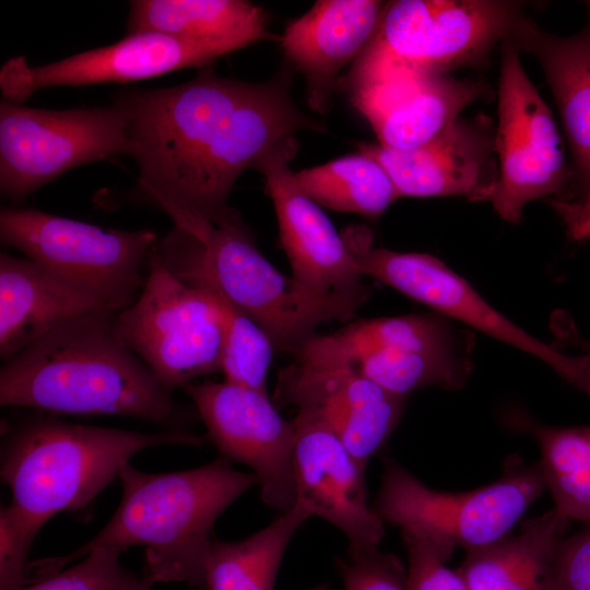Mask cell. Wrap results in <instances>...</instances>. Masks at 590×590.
<instances>
[{"instance_id": "obj_26", "label": "cell", "mask_w": 590, "mask_h": 590, "mask_svg": "<svg viewBox=\"0 0 590 590\" xmlns=\"http://www.w3.org/2000/svg\"><path fill=\"white\" fill-rule=\"evenodd\" d=\"M141 32L243 48L273 38L263 9L245 0H133L127 34Z\"/></svg>"}, {"instance_id": "obj_19", "label": "cell", "mask_w": 590, "mask_h": 590, "mask_svg": "<svg viewBox=\"0 0 590 590\" xmlns=\"http://www.w3.org/2000/svg\"><path fill=\"white\" fill-rule=\"evenodd\" d=\"M347 88L379 144L394 150L429 142L485 91L477 81L424 72H391Z\"/></svg>"}, {"instance_id": "obj_4", "label": "cell", "mask_w": 590, "mask_h": 590, "mask_svg": "<svg viewBox=\"0 0 590 590\" xmlns=\"http://www.w3.org/2000/svg\"><path fill=\"white\" fill-rule=\"evenodd\" d=\"M2 430L0 473L11 504L40 528L61 511L86 507L141 450L203 442L184 430L141 433L40 415Z\"/></svg>"}, {"instance_id": "obj_7", "label": "cell", "mask_w": 590, "mask_h": 590, "mask_svg": "<svg viewBox=\"0 0 590 590\" xmlns=\"http://www.w3.org/2000/svg\"><path fill=\"white\" fill-rule=\"evenodd\" d=\"M0 239L63 283L120 311L145 283L142 267L157 235L121 231L34 209L2 208Z\"/></svg>"}, {"instance_id": "obj_18", "label": "cell", "mask_w": 590, "mask_h": 590, "mask_svg": "<svg viewBox=\"0 0 590 590\" xmlns=\"http://www.w3.org/2000/svg\"><path fill=\"white\" fill-rule=\"evenodd\" d=\"M390 176L399 198L465 196L481 201L494 185L495 131L484 116L458 118L429 142L411 150L362 143Z\"/></svg>"}, {"instance_id": "obj_21", "label": "cell", "mask_w": 590, "mask_h": 590, "mask_svg": "<svg viewBox=\"0 0 590 590\" xmlns=\"http://www.w3.org/2000/svg\"><path fill=\"white\" fill-rule=\"evenodd\" d=\"M519 52L532 55L542 67L562 116L571 152V181L563 199L590 186V25L570 36L540 28L522 13L508 36Z\"/></svg>"}, {"instance_id": "obj_8", "label": "cell", "mask_w": 590, "mask_h": 590, "mask_svg": "<svg viewBox=\"0 0 590 590\" xmlns=\"http://www.w3.org/2000/svg\"><path fill=\"white\" fill-rule=\"evenodd\" d=\"M138 298L116 315L121 341L168 391L222 371L225 333L219 311L199 288L175 275L151 249Z\"/></svg>"}, {"instance_id": "obj_23", "label": "cell", "mask_w": 590, "mask_h": 590, "mask_svg": "<svg viewBox=\"0 0 590 590\" xmlns=\"http://www.w3.org/2000/svg\"><path fill=\"white\" fill-rule=\"evenodd\" d=\"M199 244L198 238L174 226L152 250L175 275L202 291L215 305L225 333L224 380L267 392L272 342L210 276L201 262Z\"/></svg>"}, {"instance_id": "obj_29", "label": "cell", "mask_w": 590, "mask_h": 590, "mask_svg": "<svg viewBox=\"0 0 590 590\" xmlns=\"http://www.w3.org/2000/svg\"><path fill=\"white\" fill-rule=\"evenodd\" d=\"M299 188L317 204L377 217L399 198L386 169L357 152L295 173Z\"/></svg>"}, {"instance_id": "obj_30", "label": "cell", "mask_w": 590, "mask_h": 590, "mask_svg": "<svg viewBox=\"0 0 590 590\" xmlns=\"http://www.w3.org/2000/svg\"><path fill=\"white\" fill-rule=\"evenodd\" d=\"M472 351L385 349L364 355L352 367L387 391L405 398L425 387L451 391L463 388L473 368Z\"/></svg>"}, {"instance_id": "obj_2", "label": "cell", "mask_w": 590, "mask_h": 590, "mask_svg": "<svg viewBox=\"0 0 590 590\" xmlns=\"http://www.w3.org/2000/svg\"><path fill=\"white\" fill-rule=\"evenodd\" d=\"M98 310L51 330L0 369V404L180 424L185 411Z\"/></svg>"}, {"instance_id": "obj_25", "label": "cell", "mask_w": 590, "mask_h": 590, "mask_svg": "<svg viewBox=\"0 0 590 590\" xmlns=\"http://www.w3.org/2000/svg\"><path fill=\"white\" fill-rule=\"evenodd\" d=\"M569 526L552 508L527 519L517 533L465 552L458 571L469 590H543L553 553Z\"/></svg>"}, {"instance_id": "obj_33", "label": "cell", "mask_w": 590, "mask_h": 590, "mask_svg": "<svg viewBox=\"0 0 590 590\" xmlns=\"http://www.w3.org/2000/svg\"><path fill=\"white\" fill-rule=\"evenodd\" d=\"M120 551L98 548L72 567L59 570L16 590H107L126 569Z\"/></svg>"}, {"instance_id": "obj_35", "label": "cell", "mask_w": 590, "mask_h": 590, "mask_svg": "<svg viewBox=\"0 0 590 590\" xmlns=\"http://www.w3.org/2000/svg\"><path fill=\"white\" fill-rule=\"evenodd\" d=\"M408 554V590H469L458 570L446 566V560L425 540L402 533Z\"/></svg>"}, {"instance_id": "obj_15", "label": "cell", "mask_w": 590, "mask_h": 590, "mask_svg": "<svg viewBox=\"0 0 590 590\" xmlns=\"http://www.w3.org/2000/svg\"><path fill=\"white\" fill-rule=\"evenodd\" d=\"M241 48L236 43L194 42L154 32L127 34L113 45L48 64L31 66L24 56L10 58L0 69V88L4 99L21 104L46 87L126 83L204 68Z\"/></svg>"}, {"instance_id": "obj_32", "label": "cell", "mask_w": 590, "mask_h": 590, "mask_svg": "<svg viewBox=\"0 0 590 590\" xmlns=\"http://www.w3.org/2000/svg\"><path fill=\"white\" fill-rule=\"evenodd\" d=\"M40 530L12 504L0 510V590H16L26 585L27 556Z\"/></svg>"}, {"instance_id": "obj_9", "label": "cell", "mask_w": 590, "mask_h": 590, "mask_svg": "<svg viewBox=\"0 0 590 590\" xmlns=\"http://www.w3.org/2000/svg\"><path fill=\"white\" fill-rule=\"evenodd\" d=\"M120 154H129V139L118 99L61 110L0 102V191L13 201L72 168Z\"/></svg>"}, {"instance_id": "obj_3", "label": "cell", "mask_w": 590, "mask_h": 590, "mask_svg": "<svg viewBox=\"0 0 590 590\" xmlns=\"http://www.w3.org/2000/svg\"><path fill=\"white\" fill-rule=\"evenodd\" d=\"M122 499L107 524L73 552L34 560V580L59 571L94 550L145 547L143 577L155 582L205 587V566L216 519L237 498L258 485L257 476L233 468L220 457L199 468L146 473L131 464L120 471Z\"/></svg>"}, {"instance_id": "obj_31", "label": "cell", "mask_w": 590, "mask_h": 590, "mask_svg": "<svg viewBox=\"0 0 590 590\" xmlns=\"http://www.w3.org/2000/svg\"><path fill=\"white\" fill-rule=\"evenodd\" d=\"M338 568L344 590H408L405 566L379 547L347 550Z\"/></svg>"}, {"instance_id": "obj_22", "label": "cell", "mask_w": 590, "mask_h": 590, "mask_svg": "<svg viewBox=\"0 0 590 590\" xmlns=\"http://www.w3.org/2000/svg\"><path fill=\"white\" fill-rule=\"evenodd\" d=\"M98 310L111 309L58 280L26 257L0 253L2 361L13 358L61 324Z\"/></svg>"}, {"instance_id": "obj_39", "label": "cell", "mask_w": 590, "mask_h": 590, "mask_svg": "<svg viewBox=\"0 0 590 590\" xmlns=\"http://www.w3.org/2000/svg\"><path fill=\"white\" fill-rule=\"evenodd\" d=\"M311 590H329V588L327 586H319V587H316Z\"/></svg>"}, {"instance_id": "obj_14", "label": "cell", "mask_w": 590, "mask_h": 590, "mask_svg": "<svg viewBox=\"0 0 590 590\" xmlns=\"http://www.w3.org/2000/svg\"><path fill=\"white\" fill-rule=\"evenodd\" d=\"M182 390L221 457L252 470L268 507L291 510L296 503L293 420L280 414L267 392L226 380L190 382Z\"/></svg>"}, {"instance_id": "obj_20", "label": "cell", "mask_w": 590, "mask_h": 590, "mask_svg": "<svg viewBox=\"0 0 590 590\" xmlns=\"http://www.w3.org/2000/svg\"><path fill=\"white\" fill-rule=\"evenodd\" d=\"M375 0H320L280 38L288 62L306 80L309 106L323 113L338 74L371 39L384 8Z\"/></svg>"}, {"instance_id": "obj_24", "label": "cell", "mask_w": 590, "mask_h": 590, "mask_svg": "<svg viewBox=\"0 0 590 590\" xmlns=\"http://www.w3.org/2000/svg\"><path fill=\"white\" fill-rule=\"evenodd\" d=\"M473 346L472 333L441 315H404L352 321L328 335H316L295 355L294 363L307 368L353 366L364 355L385 349Z\"/></svg>"}, {"instance_id": "obj_17", "label": "cell", "mask_w": 590, "mask_h": 590, "mask_svg": "<svg viewBox=\"0 0 590 590\" xmlns=\"http://www.w3.org/2000/svg\"><path fill=\"white\" fill-rule=\"evenodd\" d=\"M293 422L296 503L338 528L347 550L379 547L385 522L368 504L366 468L319 420L297 412Z\"/></svg>"}, {"instance_id": "obj_12", "label": "cell", "mask_w": 590, "mask_h": 590, "mask_svg": "<svg viewBox=\"0 0 590 590\" xmlns=\"http://www.w3.org/2000/svg\"><path fill=\"white\" fill-rule=\"evenodd\" d=\"M297 150V138H291L267 154L256 170L264 177L291 278L299 293L329 321H347L368 292L342 235L319 204L299 188L290 166Z\"/></svg>"}, {"instance_id": "obj_28", "label": "cell", "mask_w": 590, "mask_h": 590, "mask_svg": "<svg viewBox=\"0 0 590 590\" xmlns=\"http://www.w3.org/2000/svg\"><path fill=\"white\" fill-rule=\"evenodd\" d=\"M510 425L538 444L539 461L554 508L566 519L590 523V425L552 426L523 413L509 415Z\"/></svg>"}, {"instance_id": "obj_37", "label": "cell", "mask_w": 590, "mask_h": 590, "mask_svg": "<svg viewBox=\"0 0 590 590\" xmlns=\"http://www.w3.org/2000/svg\"><path fill=\"white\" fill-rule=\"evenodd\" d=\"M553 330L559 340L563 343H567L573 347H577L586 353L590 354V341L583 339L576 330L575 324L560 315L557 316V319L553 321Z\"/></svg>"}, {"instance_id": "obj_5", "label": "cell", "mask_w": 590, "mask_h": 590, "mask_svg": "<svg viewBox=\"0 0 590 590\" xmlns=\"http://www.w3.org/2000/svg\"><path fill=\"white\" fill-rule=\"evenodd\" d=\"M545 489L540 463L515 456L497 481L459 493L433 489L387 459L374 508L385 523L425 540L447 562L457 548L468 552L509 534Z\"/></svg>"}, {"instance_id": "obj_36", "label": "cell", "mask_w": 590, "mask_h": 590, "mask_svg": "<svg viewBox=\"0 0 590 590\" xmlns=\"http://www.w3.org/2000/svg\"><path fill=\"white\" fill-rule=\"evenodd\" d=\"M569 238L590 240V186L570 200H548Z\"/></svg>"}, {"instance_id": "obj_10", "label": "cell", "mask_w": 590, "mask_h": 590, "mask_svg": "<svg viewBox=\"0 0 590 590\" xmlns=\"http://www.w3.org/2000/svg\"><path fill=\"white\" fill-rule=\"evenodd\" d=\"M341 235L363 276L374 278L438 315L534 356L590 397L589 353L567 355L531 335L492 307L462 276L434 256L375 247L371 232L365 226H349Z\"/></svg>"}, {"instance_id": "obj_13", "label": "cell", "mask_w": 590, "mask_h": 590, "mask_svg": "<svg viewBox=\"0 0 590 590\" xmlns=\"http://www.w3.org/2000/svg\"><path fill=\"white\" fill-rule=\"evenodd\" d=\"M204 269L224 295L269 337L274 350L297 355L327 316L307 302L292 278L261 253L240 215L229 209L199 244Z\"/></svg>"}, {"instance_id": "obj_38", "label": "cell", "mask_w": 590, "mask_h": 590, "mask_svg": "<svg viewBox=\"0 0 590 590\" xmlns=\"http://www.w3.org/2000/svg\"><path fill=\"white\" fill-rule=\"evenodd\" d=\"M152 583L126 570L107 590H151Z\"/></svg>"}, {"instance_id": "obj_34", "label": "cell", "mask_w": 590, "mask_h": 590, "mask_svg": "<svg viewBox=\"0 0 590 590\" xmlns=\"http://www.w3.org/2000/svg\"><path fill=\"white\" fill-rule=\"evenodd\" d=\"M543 590H590V523L558 543Z\"/></svg>"}, {"instance_id": "obj_27", "label": "cell", "mask_w": 590, "mask_h": 590, "mask_svg": "<svg viewBox=\"0 0 590 590\" xmlns=\"http://www.w3.org/2000/svg\"><path fill=\"white\" fill-rule=\"evenodd\" d=\"M312 517L299 503L269 526L240 541L213 538L205 566L206 590H274L286 548Z\"/></svg>"}, {"instance_id": "obj_11", "label": "cell", "mask_w": 590, "mask_h": 590, "mask_svg": "<svg viewBox=\"0 0 590 590\" xmlns=\"http://www.w3.org/2000/svg\"><path fill=\"white\" fill-rule=\"evenodd\" d=\"M500 48L498 174L481 201H488L503 220L519 223L529 202L565 198L571 173L553 115L528 78L519 50L508 37Z\"/></svg>"}, {"instance_id": "obj_1", "label": "cell", "mask_w": 590, "mask_h": 590, "mask_svg": "<svg viewBox=\"0 0 590 590\" xmlns=\"http://www.w3.org/2000/svg\"><path fill=\"white\" fill-rule=\"evenodd\" d=\"M284 68L260 83L222 78L208 66L192 80L117 95L128 118L135 193L174 226L205 241L231 208L229 193L247 169L302 130L321 131L291 93Z\"/></svg>"}, {"instance_id": "obj_6", "label": "cell", "mask_w": 590, "mask_h": 590, "mask_svg": "<svg viewBox=\"0 0 590 590\" xmlns=\"http://www.w3.org/2000/svg\"><path fill=\"white\" fill-rule=\"evenodd\" d=\"M517 2L398 0L384 5L376 31L342 84L391 72L446 73L481 61L508 36Z\"/></svg>"}, {"instance_id": "obj_16", "label": "cell", "mask_w": 590, "mask_h": 590, "mask_svg": "<svg viewBox=\"0 0 590 590\" xmlns=\"http://www.w3.org/2000/svg\"><path fill=\"white\" fill-rule=\"evenodd\" d=\"M273 401L319 420L364 468L398 426L405 404L352 366L307 368L294 362L280 370Z\"/></svg>"}]
</instances>
